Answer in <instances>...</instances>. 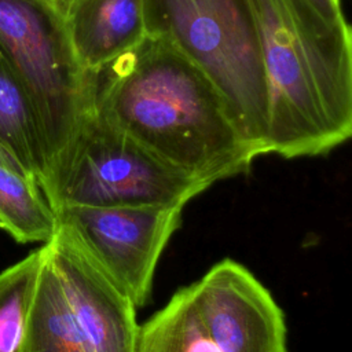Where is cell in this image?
Returning a JSON list of instances; mask_svg holds the SVG:
<instances>
[{
	"mask_svg": "<svg viewBox=\"0 0 352 352\" xmlns=\"http://www.w3.org/2000/svg\"><path fill=\"white\" fill-rule=\"evenodd\" d=\"M92 87L95 113L208 187L257 158L214 84L164 38L146 34L94 72Z\"/></svg>",
	"mask_w": 352,
	"mask_h": 352,
	"instance_id": "obj_1",
	"label": "cell"
},
{
	"mask_svg": "<svg viewBox=\"0 0 352 352\" xmlns=\"http://www.w3.org/2000/svg\"><path fill=\"white\" fill-rule=\"evenodd\" d=\"M267 82V154L322 155L352 135V30L309 0H248Z\"/></svg>",
	"mask_w": 352,
	"mask_h": 352,
	"instance_id": "obj_2",
	"label": "cell"
},
{
	"mask_svg": "<svg viewBox=\"0 0 352 352\" xmlns=\"http://www.w3.org/2000/svg\"><path fill=\"white\" fill-rule=\"evenodd\" d=\"M144 25L209 77L242 139L267 154V82L248 0H144Z\"/></svg>",
	"mask_w": 352,
	"mask_h": 352,
	"instance_id": "obj_3",
	"label": "cell"
},
{
	"mask_svg": "<svg viewBox=\"0 0 352 352\" xmlns=\"http://www.w3.org/2000/svg\"><path fill=\"white\" fill-rule=\"evenodd\" d=\"M43 260L19 352H136V307L58 226Z\"/></svg>",
	"mask_w": 352,
	"mask_h": 352,
	"instance_id": "obj_4",
	"label": "cell"
},
{
	"mask_svg": "<svg viewBox=\"0 0 352 352\" xmlns=\"http://www.w3.org/2000/svg\"><path fill=\"white\" fill-rule=\"evenodd\" d=\"M38 187L54 210L62 206H186L208 188L95 110L51 164Z\"/></svg>",
	"mask_w": 352,
	"mask_h": 352,
	"instance_id": "obj_5",
	"label": "cell"
},
{
	"mask_svg": "<svg viewBox=\"0 0 352 352\" xmlns=\"http://www.w3.org/2000/svg\"><path fill=\"white\" fill-rule=\"evenodd\" d=\"M0 48L34 110L47 172L94 113L92 73L78 63L65 12L54 0H0Z\"/></svg>",
	"mask_w": 352,
	"mask_h": 352,
	"instance_id": "obj_6",
	"label": "cell"
},
{
	"mask_svg": "<svg viewBox=\"0 0 352 352\" xmlns=\"http://www.w3.org/2000/svg\"><path fill=\"white\" fill-rule=\"evenodd\" d=\"M180 205L62 206L65 228L138 308L151 296L158 260L180 227Z\"/></svg>",
	"mask_w": 352,
	"mask_h": 352,
	"instance_id": "obj_7",
	"label": "cell"
},
{
	"mask_svg": "<svg viewBox=\"0 0 352 352\" xmlns=\"http://www.w3.org/2000/svg\"><path fill=\"white\" fill-rule=\"evenodd\" d=\"M188 287L219 352H289L282 308L245 265L224 258Z\"/></svg>",
	"mask_w": 352,
	"mask_h": 352,
	"instance_id": "obj_8",
	"label": "cell"
},
{
	"mask_svg": "<svg viewBox=\"0 0 352 352\" xmlns=\"http://www.w3.org/2000/svg\"><path fill=\"white\" fill-rule=\"evenodd\" d=\"M81 67L98 72L146 37L144 0H73L66 14Z\"/></svg>",
	"mask_w": 352,
	"mask_h": 352,
	"instance_id": "obj_9",
	"label": "cell"
},
{
	"mask_svg": "<svg viewBox=\"0 0 352 352\" xmlns=\"http://www.w3.org/2000/svg\"><path fill=\"white\" fill-rule=\"evenodd\" d=\"M0 146L38 184L48 154L32 103L0 48Z\"/></svg>",
	"mask_w": 352,
	"mask_h": 352,
	"instance_id": "obj_10",
	"label": "cell"
},
{
	"mask_svg": "<svg viewBox=\"0 0 352 352\" xmlns=\"http://www.w3.org/2000/svg\"><path fill=\"white\" fill-rule=\"evenodd\" d=\"M0 228L19 243H47L58 219L37 182L0 162Z\"/></svg>",
	"mask_w": 352,
	"mask_h": 352,
	"instance_id": "obj_11",
	"label": "cell"
},
{
	"mask_svg": "<svg viewBox=\"0 0 352 352\" xmlns=\"http://www.w3.org/2000/svg\"><path fill=\"white\" fill-rule=\"evenodd\" d=\"M136 352H219L199 320L188 286L140 326Z\"/></svg>",
	"mask_w": 352,
	"mask_h": 352,
	"instance_id": "obj_12",
	"label": "cell"
},
{
	"mask_svg": "<svg viewBox=\"0 0 352 352\" xmlns=\"http://www.w3.org/2000/svg\"><path fill=\"white\" fill-rule=\"evenodd\" d=\"M43 260L41 246L0 272V352H19Z\"/></svg>",
	"mask_w": 352,
	"mask_h": 352,
	"instance_id": "obj_13",
	"label": "cell"
},
{
	"mask_svg": "<svg viewBox=\"0 0 352 352\" xmlns=\"http://www.w3.org/2000/svg\"><path fill=\"white\" fill-rule=\"evenodd\" d=\"M319 14L330 23H346L340 0H309Z\"/></svg>",
	"mask_w": 352,
	"mask_h": 352,
	"instance_id": "obj_14",
	"label": "cell"
},
{
	"mask_svg": "<svg viewBox=\"0 0 352 352\" xmlns=\"http://www.w3.org/2000/svg\"><path fill=\"white\" fill-rule=\"evenodd\" d=\"M0 162L1 164H4V165H8V166H11V168H15V169H18V170H22L21 168H19V165L11 158V155L0 146ZM23 172V170H22ZM25 173V172H23Z\"/></svg>",
	"mask_w": 352,
	"mask_h": 352,
	"instance_id": "obj_15",
	"label": "cell"
},
{
	"mask_svg": "<svg viewBox=\"0 0 352 352\" xmlns=\"http://www.w3.org/2000/svg\"><path fill=\"white\" fill-rule=\"evenodd\" d=\"M59 7H60V10L66 14V11H67V8H69V6L72 4V1L73 0H54Z\"/></svg>",
	"mask_w": 352,
	"mask_h": 352,
	"instance_id": "obj_16",
	"label": "cell"
}]
</instances>
